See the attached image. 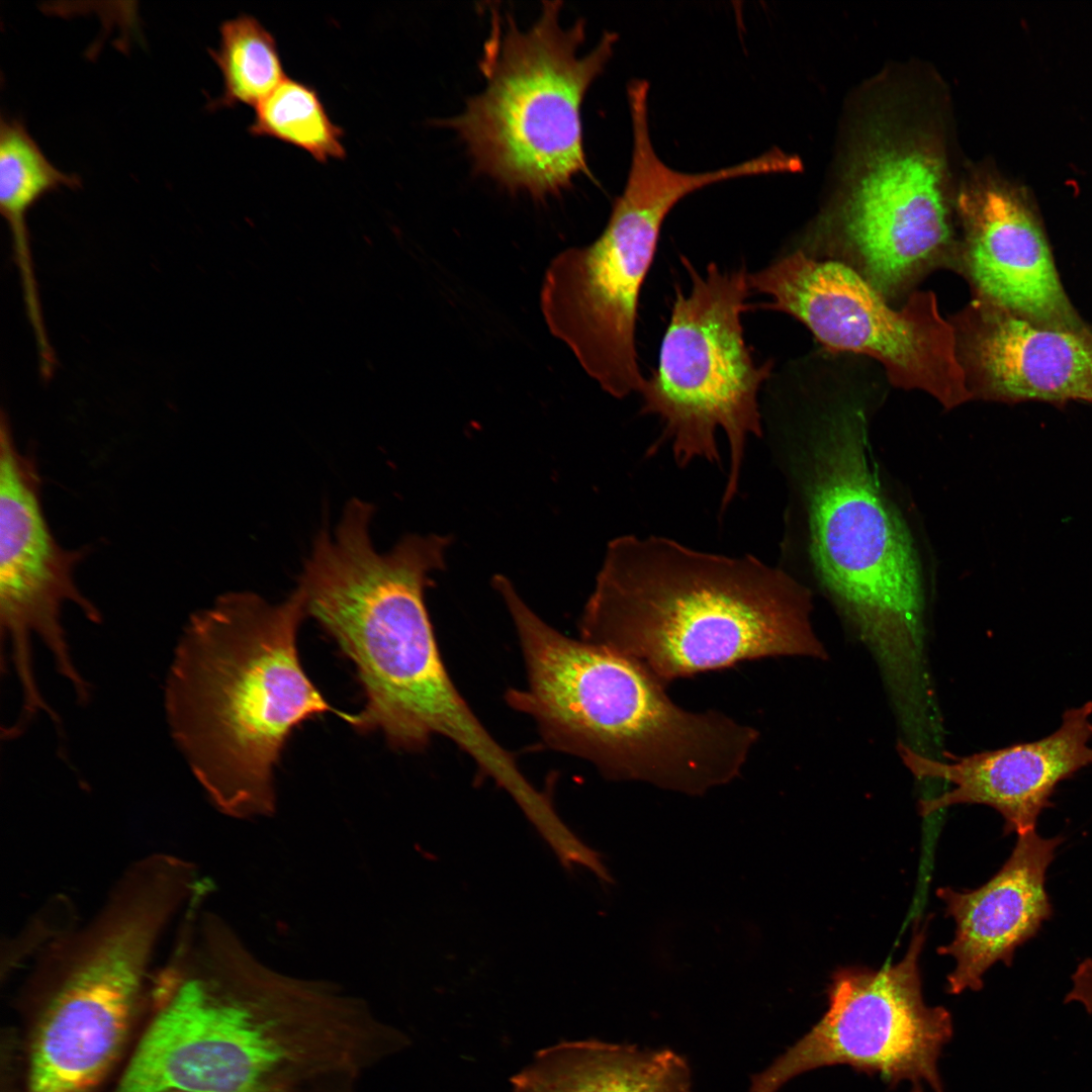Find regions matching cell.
Instances as JSON below:
<instances>
[{"label":"cell","instance_id":"obj_1","mask_svg":"<svg viewBox=\"0 0 1092 1092\" xmlns=\"http://www.w3.org/2000/svg\"><path fill=\"white\" fill-rule=\"evenodd\" d=\"M374 506L349 499L334 529L322 527L297 576L306 616L355 665L365 696L358 730H379L395 749L419 751L434 736L456 744L482 778L511 765L455 687L425 603L431 574L444 570L450 537L407 534L379 552Z\"/></svg>","mask_w":1092,"mask_h":1092},{"label":"cell","instance_id":"obj_2","mask_svg":"<svg viewBox=\"0 0 1092 1092\" xmlns=\"http://www.w3.org/2000/svg\"><path fill=\"white\" fill-rule=\"evenodd\" d=\"M811 611L804 584L753 555L629 534L608 543L578 627L668 685L751 660L827 658Z\"/></svg>","mask_w":1092,"mask_h":1092},{"label":"cell","instance_id":"obj_3","mask_svg":"<svg viewBox=\"0 0 1092 1092\" xmlns=\"http://www.w3.org/2000/svg\"><path fill=\"white\" fill-rule=\"evenodd\" d=\"M305 617L297 586L275 604L228 592L190 616L176 646L164 694L170 733L228 815L274 811V768L302 722L334 713L358 726V714L333 708L301 665L296 642Z\"/></svg>","mask_w":1092,"mask_h":1092},{"label":"cell","instance_id":"obj_4","mask_svg":"<svg viewBox=\"0 0 1092 1092\" xmlns=\"http://www.w3.org/2000/svg\"><path fill=\"white\" fill-rule=\"evenodd\" d=\"M526 667L508 704L531 717L545 743L589 761L608 780L701 796L738 777L759 731L718 710L675 703L637 661L570 638L541 619L505 575L492 579Z\"/></svg>","mask_w":1092,"mask_h":1092},{"label":"cell","instance_id":"obj_5","mask_svg":"<svg viewBox=\"0 0 1092 1092\" xmlns=\"http://www.w3.org/2000/svg\"><path fill=\"white\" fill-rule=\"evenodd\" d=\"M816 421L771 426L810 569L871 651L890 697L915 698L931 685L917 551L873 469L862 413Z\"/></svg>","mask_w":1092,"mask_h":1092},{"label":"cell","instance_id":"obj_6","mask_svg":"<svg viewBox=\"0 0 1092 1092\" xmlns=\"http://www.w3.org/2000/svg\"><path fill=\"white\" fill-rule=\"evenodd\" d=\"M561 5L543 2L526 30L510 13L492 9L479 62L485 88L444 121L465 144L477 173L536 199L559 194L577 175L590 176L581 105L618 40L606 31L580 56L585 22L564 27Z\"/></svg>","mask_w":1092,"mask_h":1092},{"label":"cell","instance_id":"obj_7","mask_svg":"<svg viewBox=\"0 0 1092 1092\" xmlns=\"http://www.w3.org/2000/svg\"><path fill=\"white\" fill-rule=\"evenodd\" d=\"M648 100L643 93L628 99L630 169L604 231L554 257L540 293L550 333L616 398L639 392L645 380L636 350L638 306L667 214L691 193L752 171L748 162L698 173L666 165L652 145Z\"/></svg>","mask_w":1092,"mask_h":1092},{"label":"cell","instance_id":"obj_8","mask_svg":"<svg viewBox=\"0 0 1092 1092\" xmlns=\"http://www.w3.org/2000/svg\"><path fill=\"white\" fill-rule=\"evenodd\" d=\"M682 262L690 289L675 292L657 367L639 391L640 413L655 416L661 425L651 451L669 445L681 467L695 461L721 464V431L729 452L723 513L738 493L750 438L764 435L759 394L772 362L757 363L744 338L746 269L721 270L710 263L701 273L687 258Z\"/></svg>","mask_w":1092,"mask_h":1092},{"label":"cell","instance_id":"obj_9","mask_svg":"<svg viewBox=\"0 0 1092 1092\" xmlns=\"http://www.w3.org/2000/svg\"><path fill=\"white\" fill-rule=\"evenodd\" d=\"M152 956L132 933L89 925L49 942L26 980L22 1092H94L125 1052L147 1001Z\"/></svg>","mask_w":1092,"mask_h":1092},{"label":"cell","instance_id":"obj_10","mask_svg":"<svg viewBox=\"0 0 1092 1092\" xmlns=\"http://www.w3.org/2000/svg\"><path fill=\"white\" fill-rule=\"evenodd\" d=\"M763 306L794 316L831 351L879 360L890 380L920 389L952 408L974 397L958 353L953 327L933 292H917L893 309L878 290L843 263L796 250L748 275Z\"/></svg>","mask_w":1092,"mask_h":1092},{"label":"cell","instance_id":"obj_11","mask_svg":"<svg viewBox=\"0 0 1092 1092\" xmlns=\"http://www.w3.org/2000/svg\"><path fill=\"white\" fill-rule=\"evenodd\" d=\"M925 930L916 928L901 961L883 969L836 970L819 1021L774 1063L753 1076L748 1092H778L787 1082L822 1067L846 1065L911 1092L924 1085L943 1092L938 1072L951 1039V1014L923 998L919 959Z\"/></svg>","mask_w":1092,"mask_h":1092},{"label":"cell","instance_id":"obj_12","mask_svg":"<svg viewBox=\"0 0 1092 1092\" xmlns=\"http://www.w3.org/2000/svg\"><path fill=\"white\" fill-rule=\"evenodd\" d=\"M40 476L33 456L15 443L5 412L0 424V623L21 689V712L32 716L48 708L35 682L30 635L52 654L57 671L73 687L80 704L89 702L90 686L75 666L62 608L76 605L92 623L98 608L75 580L86 550L66 549L56 540L44 516Z\"/></svg>","mask_w":1092,"mask_h":1092},{"label":"cell","instance_id":"obj_13","mask_svg":"<svg viewBox=\"0 0 1092 1092\" xmlns=\"http://www.w3.org/2000/svg\"><path fill=\"white\" fill-rule=\"evenodd\" d=\"M862 162L844 201V230L873 286L894 291L948 244L944 165L916 141L880 143Z\"/></svg>","mask_w":1092,"mask_h":1092},{"label":"cell","instance_id":"obj_14","mask_svg":"<svg viewBox=\"0 0 1092 1092\" xmlns=\"http://www.w3.org/2000/svg\"><path fill=\"white\" fill-rule=\"evenodd\" d=\"M1091 715L1088 701L1067 709L1060 727L1043 738L965 756L945 753L944 759L921 754L899 740L898 754L916 779L952 785L939 796L921 800L920 814L962 804L985 805L1002 816L1005 834L1035 830L1041 812L1053 807L1058 785L1092 765Z\"/></svg>","mask_w":1092,"mask_h":1092},{"label":"cell","instance_id":"obj_15","mask_svg":"<svg viewBox=\"0 0 1092 1092\" xmlns=\"http://www.w3.org/2000/svg\"><path fill=\"white\" fill-rule=\"evenodd\" d=\"M966 261L981 299L1067 328L1085 323L1071 303L1033 203L1018 186L985 178L961 198Z\"/></svg>","mask_w":1092,"mask_h":1092},{"label":"cell","instance_id":"obj_16","mask_svg":"<svg viewBox=\"0 0 1092 1092\" xmlns=\"http://www.w3.org/2000/svg\"><path fill=\"white\" fill-rule=\"evenodd\" d=\"M974 396L1005 402L1092 404V326L1050 325L980 299L963 327Z\"/></svg>","mask_w":1092,"mask_h":1092},{"label":"cell","instance_id":"obj_17","mask_svg":"<svg viewBox=\"0 0 1092 1092\" xmlns=\"http://www.w3.org/2000/svg\"><path fill=\"white\" fill-rule=\"evenodd\" d=\"M1063 836L1045 838L1035 830L1017 835L1007 860L985 884L970 891L939 888L937 896L954 921V935L940 954L954 960L947 992L979 991L995 964L1010 967L1017 947L1032 939L1054 908L1045 889L1046 871Z\"/></svg>","mask_w":1092,"mask_h":1092},{"label":"cell","instance_id":"obj_18","mask_svg":"<svg viewBox=\"0 0 1092 1092\" xmlns=\"http://www.w3.org/2000/svg\"><path fill=\"white\" fill-rule=\"evenodd\" d=\"M145 1028L111 1092H247L198 980L178 965L152 979Z\"/></svg>","mask_w":1092,"mask_h":1092},{"label":"cell","instance_id":"obj_19","mask_svg":"<svg viewBox=\"0 0 1092 1092\" xmlns=\"http://www.w3.org/2000/svg\"><path fill=\"white\" fill-rule=\"evenodd\" d=\"M511 1083L513 1092H693L690 1066L676 1052L598 1039L543 1049Z\"/></svg>","mask_w":1092,"mask_h":1092},{"label":"cell","instance_id":"obj_20","mask_svg":"<svg viewBox=\"0 0 1092 1092\" xmlns=\"http://www.w3.org/2000/svg\"><path fill=\"white\" fill-rule=\"evenodd\" d=\"M80 178L57 169L44 156L22 121L0 120V210L9 225L15 263L20 274L27 317L37 340L47 337L29 246L26 214L47 193L60 187L78 188Z\"/></svg>","mask_w":1092,"mask_h":1092},{"label":"cell","instance_id":"obj_21","mask_svg":"<svg viewBox=\"0 0 1092 1092\" xmlns=\"http://www.w3.org/2000/svg\"><path fill=\"white\" fill-rule=\"evenodd\" d=\"M222 76V93L211 110L257 107L286 78L275 37L254 16L241 14L219 26V42L208 50Z\"/></svg>","mask_w":1092,"mask_h":1092},{"label":"cell","instance_id":"obj_22","mask_svg":"<svg viewBox=\"0 0 1092 1092\" xmlns=\"http://www.w3.org/2000/svg\"><path fill=\"white\" fill-rule=\"evenodd\" d=\"M248 129L301 149L318 163L346 157L344 129L332 121L317 91L287 77L256 107Z\"/></svg>","mask_w":1092,"mask_h":1092},{"label":"cell","instance_id":"obj_23","mask_svg":"<svg viewBox=\"0 0 1092 1092\" xmlns=\"http://www.w3.org/2000/svg\"><path fill=\"white\" fill-rule=\"evenodd\" d=\"M1072 988L1066 994L1064 1003L1081 1004L1088 1014H1092V959L1082 961L1071 976Z\"/></svg>","mask_w":1092,"mask_h":1092}]
</instances>
